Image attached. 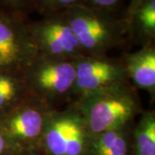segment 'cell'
Returning <instances> with one entry per match:
<instances>
[{"label":"cell","mask_w":155,"mask_h":155,"mask_svg":"<svg viewBox=\"0 0 155 155\" xmlns=\"http://www.w3.org/2000/svg\"><path fill=\"white\" fill-rule=\"evenodd\" d=\"M31 97L49 108L72 93L76 70L74 60L37 56L22 72Z\"/></svg>","instance_id":"3"},{"label":"cell","mask_w":155,"mask_h":155,"mask_svg":"<svg viewBox=\"0 0 155 155\" xmlns=\"http://www.w3.org/2000/svg\"><path fill=\"white\" fill-rule=\"evenodd\" d=\"M130 139L127 127L91 135L84 155H128Z\"/></svg>","instance_id":"10"},{"label":"cell","mask_w":155,"mask_h":155,"mask_svg":"<svg viewBox=\"0 0 155 155\" xmlns=\"http://www.w3.org/2000/svg\"><path fill=\"white\" fill-rule=\"evenodd\" d=\"M143 1H144V0H130L129 5L127 7V12H126V14H125V16H124L125 19L127 20H127L130 18V17L133 15L134 12L136 11V9L141 5V3H142Z\"/></svg>","instance_id":"18"},{"label":"cell","mask_w":155,"mask_h":155,"mask_svg":"<svg viewBox=\"0 0 155 155\" xmlns=\"http://www.w3.org/2000/svg\"><path fill=\"white\" fill-rule=\"evenodd\" d=\"M77 116L76 109L61 113L54 111L48 113L40 140V144L48 154L67 155Z\"/></svg>","instance_id":"8"},{"label":"cell","mask_w":155,"mask_h":155,"mask_svg":"<svg viewBox=\"0 0 155 155\" xmlns=\"http://www.w3.org/2000/svg\"><path fill=\"white\" fill-rule=\"evenodd\" d=\"M29 97L22 73L0 71V116Z\"/></svg>","instance_id":"11"},{"label":"cell","mask_w":155,"mask_h":155,"mask_svg":"<svg viewBox=\"0 0 155 155\" xmlns=\"http://www.w3.org/2000/svg\"><path fill=\"white\" fill-rule=\"evenodd\" d=\"M85 56L104 57L125 41L127 20L113 12L78 5L63 11Z\"/></svg>","instance_id":"2"},{"label":"cell","mask_w":155,"mask_h":155,"mask_svg":"<svg viewBox=\"0 0 155 155\" xmlns=\"http://www.w3.org/2000/svg\"><path fill=\"white\" fill-rule=\"evenodd\" d=\"M132 155H155V113L144 112L133 130Z\"/></svg>","instance_id":"13"},{"label":"cell","mask_w":155,"mask_h":155,"mask_svg":"<svg viewBox=\"0 0 155 155\" xmlns=\"http://www.w3.org/2000/svg\"><path fill=\"white\" fill-rule=\"evenodd\" d=\"M26 100L0 116V129L21 149L40 144L50 110L38 100Z\"/></svg>","instance_id":"6"},{"label":"cell","mask_w":155,"mask_h":155,"mask_svg":"<svg viewBox=\"0 0 155 155\" xmlns=\"http://www.w3.org/2000/svg\"><path fill=\"white\" fill-rule=\"evenodd\" d=\"M28 28L39 56L71 61L85 56L64 12L28 23Z\"/></svg>","instance_id":"5"},{"label":"cell","mask_w":155,"mask_h":155,"mask_svg":"<svg viewBox=\"0 0 155 155\" xmlns=\"http://www.w3.org/2000/svg\"><path fill=\"white\" fill-rule=\"evenodd\" d=\"M84 0H35V10L44 17L58 14L72 6L83 5Z\"/></svg>","instance_id":"14"},{"label":"cell","mask_w":155,"mask_h":155,"mask_svg":"<svg viewBox=\"0 0 155 155\" xmlns=\"http://www.w3.org/2000/svg\"><path fill=\"white\" fill-rule=\"evenodd\" d=\"M22 149L14 144L0 129V155H19Z\"/></svg>","instance_id":"17"},{"label":"cell","mask_w":155,"mask_h":155,"mask_svg":"<svg viewBox=\"0 0 155 155\" xmlns=\"http://www.w3.org/2000/svg\"><path fill=\"white\" fill-rule=\"evenodd\" d=\"M127 80L138 88L155 92V48L153 43L125 56L122 61Z\"/></svg>","instance_id":"9"},{"label":"cell","mask_w":155,"mask_h":155,"mask_svg":"<svg viewBox=\"0 0 155 155\" xmlns=\"http://www.w3.org/2000/svg\"><path fill=\"white\" fill-rule=\"evenodd\" d=\"M123 1L124 0H84V5L114 13Z\"/></svg>","instance_id":"16"},{"label":"cell","mask_w":155,"mask_h":155,"mask_svg":"<svg viewBox=\"0 0 155 155\" xmlns=\"http://www.w3.org/2000/svg\"><path fill=\"white\" fill-rule=\"evenodd\" d=\"M76 78L72 93L78 97L103 89L128 83L122 61L83 56L74 60Z\"/></svg>","instance_id":"7"},{"label":"cell","mask_w":155,"mask_h":155,"mask_svg":"<svg viewBox=\"0 0 155 155\" xmlns=\"http://www.w3.org/2000/svg\"><path fill=\"white\" fill-rule=\"evenodd\" d=\"M38 56L26 18L0 11V71H22Z\"/></svg>","instance_id":"4"},{"label":"cell","mask_w":155,"mask_h":155,"mask_svg":"<svg viewBox=\"0 0 155 155\" xmlns=\"http://www.w3.org/2000/svg\"><path fill=\"white\" fill-rule=\"evenodd\" d=\"M35 10V0H0V11L19 15L26 18Z\"/></svg>","instance_id":"15"},{"label":"cell","mask_w":155,"mask_h":155,"mask_svg":"<svg viewBox=\"0 0 155 155\" xmlns=\"http://www.w3.org/2000/svg\"><path fill=\"white\" fill-rule=\"evenodd\" d=\"M140 108L138 97L129 83L84 95L76 103L89 136L127 127Z\"/></svg>","instance_id":"1"},{"label":"cell","mask_w":155,"mask_h":155,"mask_svg":"<svg viewBox=\"0 0 155 155\" xmlns=\"http://www.w3.org/2000/svg\"><path fill=\"white\" fill-rule=\"evenodd\" d=\"M129 34L143 46L155 38V0H144L127 20Z\"/></svg>","instance_id":"12"}]
</instances>
